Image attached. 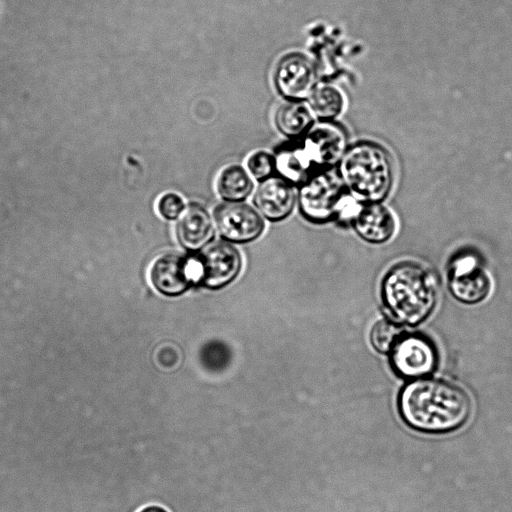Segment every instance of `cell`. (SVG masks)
<instances>
[{"label": "cell", "instance_id": "6da1fadb", "mask_svg": "<svg viewBox=\"0 0 512 512\" xmlns=\"http://www.w3.org/2000/svg\"><path fill=\"white\" fill-rule=\"evenodd\" d=\"M471 407L470 397L461 387L440 379L412 380L398 396L402 420L422 433L442 434L459 429L468 421Z\"/></svg>", "mask_w": 512, "mask_h": 512}, {"label": "cell", "instance_id": "7a4b0ae2", "mask_svg": "<svg viewBox=\"0 0 512 512\" xmlns=\"http://www.w3.org/2000/svg\"><path fill=\"white\" fill-rule=\"evenodd\" d=\"M348 148L344 129L330 121L313 126L304 136L274 149L276 174L299 186L313 174L332 169Z\"/></svg>", "mask_w": 512, "mask_h": 512}, {"label": "cell", "instance_id": "3957f363", "mask_svg": "<svg viewBox=\"0 0 512 512\" xmlns=\"http://www.w3.org/2000/svg\"><path fill=\"white\" fill-rule=\"evenodd\" d=\"M380 294L394 321L416 326L434 311L438 287L435 276L427 267L418 262L403 261L384 274Z\"/></svg>", "mask_w": 512, "mask_h": 512}, {"label": "cell", "instance_id": "277c9868", "mask_svg": "<svg viewBox=\"0 0 512 512\" xmlns=\"http://www.w3.org/2000/svg\"><path fill=\"white\" fill-rule=\"evenodd\" d=\"M338 175L347 192L363 204L382 203L394 183L389 153L371 141H360L347 148L338 163Z\"/></svg>", "mask_w": 512, "mask_h": 512}, {"label": "cell", "instance_id": "5b68a950", "mask_svg": "<svg viewBox=\"0 0 512 512\" xmlns=\"http://www.w3.org/2000/svg\"><path fill=\"white\" fill-rule=\"evenodd\" d=\"M351 197L338 173L332 169L310 176L298 186L297 193L301 215L315 224L338 220Z\"/></svg>", "mask_w": 512, "mask_h": 512}, {"label": "cell", "instance_id": "8992f818", "mask_svg": "<svg viewBox=\"0 0 512 512\" xmlns=\"http://www.w3.org/2000/svg\"><path fill=\"white\" fill-rule=\"evenodd\" d=\"M447 286L457 301L473 305L486 299L492 280L479 255L473 251H461L449 261Z\"/></svg>", "mask_w": 512, "mask_h": 512}, {"label": "cell", "instance_id": "52a82bcc", "mask_svg": "<svg viewBox=\"0 0 512 512\" xmlns=\"http://www.w3.org/2000/svg\"><path fill=\"white\" fill-rule=\"evenodd\" d=\"M149 279L155 290L167 297L180 296L198 286L199 268L194 253H162L152 262Z\"/></svg>", "mask_w": 512, "mask_h": 512}, {"label": "cell", "instance_id": "ba28073f", "mask_svg": "<svg viewBox=\"0 0 512 512\" xmlns=\"http://www.w3.org/2000/svg\"><path fill=\"white\" fill-rule=\"evenodd\" d=\"M194 255L199 268L198 286L206 289L228 286L242 270L241 252L234 243L224 239L211 241Z\"/></svg>", "mask_w": 512, "mask_h": 512}, {"label": "cell", "instance_id": "9c48e42d", "mask_svg": "<svg viewBox=\"0 0 512 512\" xmlns=\"http://www.w3.org/2000/svg\"><path fill=\"white\" fill-rule=\"evenodd\" d=\"M389 360L399 377L416 380L425 378L436 369L438 352L427 336L403 333L390 351Z\"/></svg>", "mask_w": 512, "mask_h": 512}, {"label": "cell", "instance_id": "30bf717a", "mask_svg": "<svg viewBox=\"0 0 512 512\" xmlns=\"http://www.w3.org/2000/svg\"><path fill=\"white\" fill-rule=\"evenodd\" d=\"M214 224L224 240L248 243L261 236L265 229L263 216L244 202H223L213 210Z\"/></svg>", "mask_w": 512, "mask_h": 512}, {"label": "cell", "instance_id": "8fae6325", "mask_svg": "<svg viewBox=\"0 0 512 512\" xmlns=\"http://www.w3.org/2000/svg\"><path fill=\"white\" fill-rule=\"evenodd\" d=\"M296 202L295 185L278 174L261 181L253 196L255 207L270 222L286 219Z\"/></svg>", "mask_w": 512, "mask_h": 512}, {"label": "cell", "instance_id": "7c38bea8", "mask_svg": "<svg viewBox=\"0 0 512 512\" xmlns=\"http://www.w3.org/2000/svg\"><path fill=\"white\" fill-rule=\"evenodd\" d=\"M356 234L370 244H384L397 229L393 211L382 203H361L350 222Z\"/></svg>", "mask_w": 512, "mask_h": 512}, {"label": "cell", "instance_id": "4fadbf2b", "mask_svg": "<svg viewBox=\"0 0 512 512\" xmlns=\"http://www.w3.org/2000/svg\"><path fill=\"white\" fill-rule=\"evenodd\" d=\"M176 236L187 253L202 250L214 236V220L210 212L197 202L189 203L177 222Z\"/></svg>", "mask_w": 512, "mask_h": 512}, {"label": "cell", "instance_id": "5bb4252c", "mask_svg": "<svg viewBox=\"0 0 512 512\" xmlns=\"http://www.w3.org/2000/svg\"><path fill=\"white\" fill-rule=\"evenodd\" d=\"M275 79L279 91L290 99L310 97L315 90L314 67L299 54H291L281 60Z\"/></svg>", "mask_w": 512, "mask_h": 512}, {"label": "cell", "instance_id": "9a60e30c", "mask_svg": "<svg viewBox=\"0 0 512 512\" xmlns=\"http://www.w3.org/2000/svg\"><path fill=\"white\" fill-rule=\"evenodd\" d=\"M275 125L289 139L299 138L314 126L313 113L304 103L286 102L275 113Z\"/></svg>", "mask_w": 512, "mask_h": 512}, {"label": "cell", "instance_id": "2e32d148", "mask_svg": "<svg viewBox=\"0 0 512 512\" xmlns=\"http://www.w3.org/2000/svg\"><path fill=\"white\" fill-rule=\"evenodd\" d=\"M216 188L224 201L242 202L252 193L254 183L243 166L231 164L219 173Z\"/></svg>", "mask_w": 512, "mask_h": 512}, {"label": "cell", "instance_id": "e0dca14e", "mask_svg": "<svg viewBox=\"0 0 512 512\" xmlns=\"http://www.w3.org/2000/svg\"><path fill=\"white\" fill-rule=\"evenodd\" d=\"M312 113L323 121L338 117L344 108V98L339 90L332 86H322L309 97Z\"/></svg>", "mask_w": 512, "mask_h": 512}, {"label": "cell", "instance_id": "ac0fdd59", "mask_svg": "<svg viewBox=\"0 0 512 512\" xmlns=\"http://www.w3.org/2000/svg\"><path fill=\"white\" fill-rule=\"evenodd\" d=\"M198 357L205 370L220 373L231 364L232 350L225 341L210 339L200 347Z\"/></svg>", "mask_w": 512, "mask_h": 512}, {"label": "cell", "instance_id": "d6986e66", "mask_svg": "<svg viewBox=\"0 0 512 512\" xmlns=\"http://www.w3.org/2000/svg\"><path fill=\"white\" fill-rule=\"evenodd\" d=\"M403 331L399 323L390 319L377 321L370 332V342L381 353L390 352Z\"/></svg>", "mask_w": 512, "mask_h": 512}, {"label": "cell", "instance_id": "ffe728a7", "mask_svg": "<svg viewBox=\"0 0 512 512\" xmlns=\"http://www.w3.org/2000/svg\"><path fill=\"white\" fill-rule=\"evenodd\" d=\"M246 165L250 174L260 182L276 174L274 155L265 150L253 152Z\"/></svg>", "mask_w": 512, "mask_h": 512}, {"label": "cell", "instance_id": "44dd1931", "mask_svg": "<svg viewBox=\"0 0 512 512\" xmlns=\"http://www.w3.org/2000/svg\"><path fill=\"white\" fill-rule=\"evenodd\" d=\"M186 208L183 198L174 192L162 195L157 203L159 214L166 220L178 219Z\"/></svg>", "mask_w": 512, "mask_h": 512}, {"label": "cell", "instance_id": "7402d4cb", "mask_svg": "<svg viewBox=\"0 0 512 512\" xmlns=\"http://www.w3.org/2000/svg\"><path fill=\"white\" fill-rule=\"evenodd\" d=\"M138 512H169L165 507L157 504H150L142 507Z\"/></svg>", "mask_w": 512, "mask_h": 512}]
</instances>
